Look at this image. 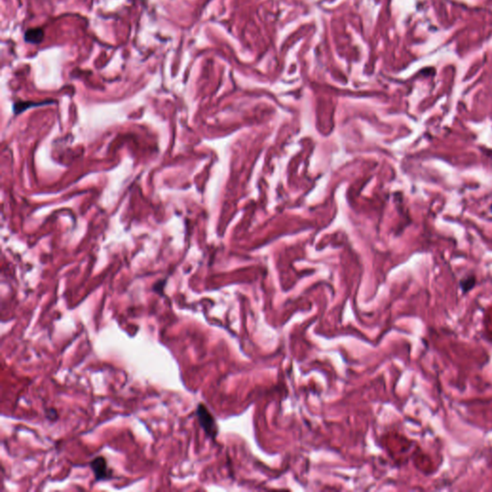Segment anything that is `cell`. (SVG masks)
<instances>
[{
	"mask_svg": "<svg viewBox=\"0 0 492 492\" xmlns=\"http://www.w3.org/2000/svg\"><path fill=\"white\" fill-rule=\"evenodd\" d=\"M90 467L93 473L95 482H102V481L112 479L113 470L109 468L107 460L102 456L94 458L91 461Z\"/></svg>",
	"mask_w": 492,
	"mask_h": 492,
	"instance_id": "cell-2",
	"label": "cell"
},
{
	"mask_svg": "<svg viewBox=\"0 0 492 492\" xmlns=\"http://www.w3.org/2000/svg\"></svg>",
	"mask_w": 492,
	"mask_h": 492,
	"instance_id": "cell-7",
	"label": "cell"
},
{
	"mask_svg": "<svg viewBox=\"0 0 492 492\" xmlns=\"http://www.w3.org/2000/svg\"><path fill=\"white\" fill-rule=\"evenodd\" d=\"M196 416L198 418L200 426L204 430L207 437L211 438L212 440H215L219 434V429L214 416L209 412L205 405L199 404L197 406Z\"/></svg>",
	"mask_w": 492,
	"mask_h": 492,
	"instance_id": "cell-1",
	"label": "cell"
},
{
	"mask_svg": "<svg viewBox=\"0 0 492 492\" xmlns=\"http://www.w3.org/2000/svg\"><path fill=\"white\" fill-rule=\"evenodd\" d=\"M46 417L51 421H55L58 418V414H57L56 410L55 409L46 410Z\"/></svg>",
	"mask_w": 492,
	"mask_h": 492,
	"instance_id": "cell-6",
	"label": "cell"
},
{
	"mask_svg": "<svg viewBox=\"0 0 492 492\" xmlns=\"http://www.w3.org/2000/svg\"><path fill=\"white\" fill-rule=\"evenodd\" d=\"M476 285V278L474 276H468L461 281V287L464 293L470 291Z\"/></svg>",
	"mask_w": 492,
	"mask_h": 492,
	"instance_id": "cell-4",
	"label": "cell"
},
{
	"mask_svg": "<svg viewBox=\"0 0 492 492\" xmlns=\"http://www.w3.org/2000/svg\"><path fill=\"white\" fill-rule=\"evenodd\" d=\"M47 103V102H42V103H33V102H22V103H16L14 104L13 106V112L14 114H19L23 111H25L26 109L30 108V107H34V106H39V105H44V104Z\"/></svg>",
	"mask_w": 492,
	"mask_h": 492,
	"instance_id": "cell-5",
	"label": "cell"
},
{
	"mask_svg": "<svg viewBox=\"0 0 492 492\" xmlns=\"http://www.w3.org/2000/svg\"><path fill=\"white\" fill-rule=\"evenodd\" d=\"M43 36H44V33H43V30L41 28H38V27L37 28H31V29L27 30V32L24 35V39L29 43L37 44L42 40Z\"/></svg>",
	"mask_w": 492,
	"mask_h": 492,
	"instance_id": "cell-3",
	"label": "cell"
}]
</instances>
